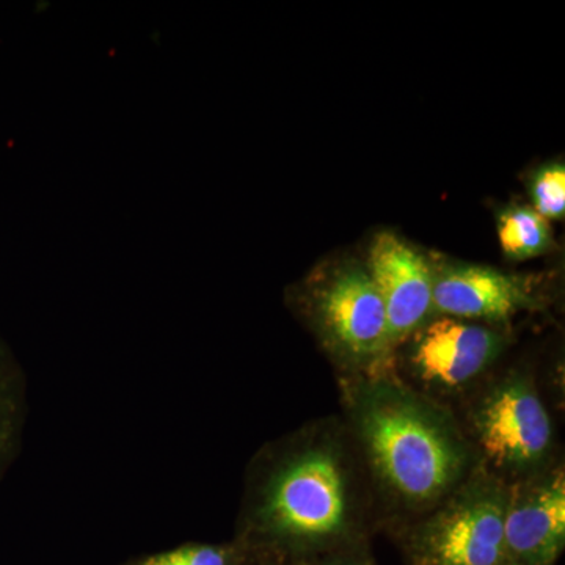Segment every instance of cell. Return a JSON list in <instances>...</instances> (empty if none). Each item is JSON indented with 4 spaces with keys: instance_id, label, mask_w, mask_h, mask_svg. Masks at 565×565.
I'll return each mask as SVG.
<instances>
[{
    "instance_id": "obj_1",
    "label": "cell",
    "mask_w": 565,
    "mask_h": 565,
    "mask_svg": "<svg viewBox=\"0 0 565 565\" xmlns=\"http://www.w3.org/2000/svg\"><path fill=\"white\" fill-rule=\"evenodd\" d=\"M377 525L351 434L341 416H327L253 456L234 541L253 565H318L367 544Z\"/></svg>"
},
{
    "instance_id": "obj_2",
    "label": "cell",
    "mask_w": 565,
    "mask_h": 565,
    "mask_svg": "<svg viewBox=\"0 0 565 565\" xmlns=\"http://www.w3.org/2000/svg\"><path fill=\"white\" fill-rule=\"evenodd\" d=\"M343 422L366 473L379 525L403 531L478 470L456 412L396 374L340 379Z\"/></svg>"
},
{
    "instance_id": "obj_3",
    "label": "cell",
    "mask_w": 565,
    "mask_h": 565,
    "mask_svg": "<svg viewBox=\"0 0 565 565\" xmlns=\"http://www.w3.org/2000/svg\"><path fill=\"white\" fill-rule=\"evenodd\" d=\"M292 300L340 379L396 374L384 302L366 264L345 259L323 266Z\"/></svg>"
},
{
    "instance_id": "obj_4",
    "label": "cell",
    "mask_w": 565,
    "mask_h": 565,
    "mask_svg": "<svg viewBox=\"0 0 565 565\" xmlns=\"http://www.w3.org/2000/svg\"><path fill=\"white\" fill-rule=\"evenodd\" d=\"M457 415L479 465L511 484L556 462V434L533 373L511 367L463 397Z\"/></svg>"
},
{
    "instance_id": "obj_5",
    "label": "cell",
    "mask_w": 565,
    "mask_h": 565,
    "mask_svg": "<svg viewBox=\"0 0 565 565\" xmlns=\"http://www.w3.org/2000/svg\"><path fill=\"white\" fill-rule=\"evenodd\" d=\"M508 484L479 467L433 511L399 531L407 565H505Z\"/></svg>"
},
{
    "instance_id": "obj_6",
    "label": "cell",
    "mask_w": 565,
    "mask_h": 565,
    "mask_svg": "<svg viewBox=\"0 0 565 565\" xmlns=\"http://www.w3.org/2000/svg\"><path fill=\"white\" fill-rule=\"evenodd\" d=\"M509 345L501 326L434 316L394 353L397 377L446 404L482 384Z\"/></svg>"
},
{
    "instance_id": "obj_7",
    "label": "cell",
    "mask_w": 565,
    "mask_h": 565,
    "mask_svg": "<svg viewBox=\"0 0 565 565\" xmlns=\"http://www.w3.org/2000/svg\"><path fill=\"white\" fill-rule=\"evenodd\" d=\"M504 546L514 565H556L565 546V470L556 462L508 484Z\"/></svg>"
},
{
    "instance_id": "obj_8",
    "label": "cell",
    "mask_w": 565,
    "mask_h": 565,
    "mask_svg": "<svg viewBox=\"0 0 565 565\" xmlns=\"http://www.w3.org/2000/svg\"><path fill=\"white\" fill-rule=\"evenodd\" d=\"M434 316L504 326L541 307L533 278L468 263H434Z\"/></svg>"
},
{
    "instance_id": "obj_9",
    "label": "cell",
    "mask_w": 565,
    "mask_h": 565,
    "mask_svg": "<svg viewBox=\"0 0 565 565\" xmlns=\"http://www.w3.org/2000/svg\"><path fill=\"white\" fill-rule=\"evenodd\" d=\"M366 264L381 294L394 353L434 318L433 262L397 234L374 237Z\"/></svg>"
},
{
    "instance_id": "obj_10",
    "label": "cell",
    "mask_w": 565,
    "mask_h": 565,
    "mask_svg": "<svg viewBox=\"0 0 565 565\" xmlns=\"http://www.w3.org/2000/svg\"><path fill=\"white\" fill-rule=\"evenodd\" d=\"M498 239L508 258L523 262L552 248V228L531 207H511L498 217Z\"/></svg>"
},
{
    "instance_id": "obj_11",
    "label": "cell",
    "mask_w": 565,
    "mask_h": 565,
    "mask_svg": "<svg viewBox=\"0 0 565 565\" xmlns=\"http://www.w3.org/2000/svg\"><path fill=\"white\" fill-rule=\"evenodd\" d=\"M22 423V386L13 362L0 348V473L13 457Z\"/></svg>"
},
{
    "instance_id": "obj_12",
    "label": "cell",
    "mask_w": 565,
    "mask_h": 565,
    "mask_svg": "<svg viewBox=\"0 0 565 565\" xmlns=\"http://www.w3.org/2000/svg\"><path fill=\"white\" fill-rule=\"evenodd\" d=\"M120 565H253L236 541L230 544H184Z\"/></svg>"
},
{
    "instance_id": "obj_13",
    "label": "cell",
    "mask_w": 565,
    "mask_h": 565,
    "mask_svg": "<svg viewBox=\"0 0 565 565\" xmlns=\"http://www.w3.org/2000/svg\"><path fill=\"white\" fill-rule=\"evenodd\" d=\"M534 211L546 218H561L565 212V169L563 163H550L534 174L531 184Z\"/></svg>"
},
{
    "instance_id": "obj_14",
    "label": "cell",
    "mask_w": 565,
    "mask_h": 565,
    "mask_svg": "<svg viewBox=\"0 0 565 565\" xmlns=\"http://www.w3.org/2000/svg\"><path fill=\"white\" fill-rule=\"evenodd\" d=\"M318 565H375L370 555V545L364 544L355 548L345 550L337 555L327 557Z\"/></svg>"
},
{
    "instance_id": "obj_15",
    "label": "cell",
    "mask_w": 565,
    "mask_h": 565,
    "mask_svg": "<svg viewBox=\"0 0 565 565\" xmlns=\"http://www.w3.org/2000/svg\"><path fill=\"white\" fill-rule=\"evenodd\" d=\"M505 565H514V564H505Z\"/></svg>"
}]
</instances>
